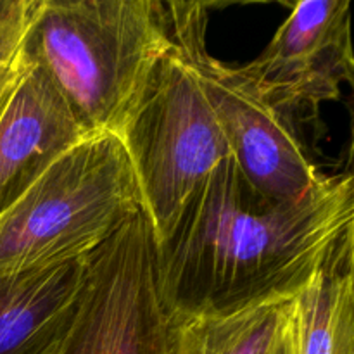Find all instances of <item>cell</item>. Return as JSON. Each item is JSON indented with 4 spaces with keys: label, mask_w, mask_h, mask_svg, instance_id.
<instances>
[{
    "label": "cell",
    "mask_w": 354,
    "mask_h": 354,
    "mask_svg": "<svg viewBox=\"0 0 354 354\" xmlns=\"http://www.w3.org/2000/svg\"><path fill=\"white\" fill-rule=\"evenodd\" d=\"M354 230L351 175L324 176L294 203L256 192L228 156L152 241L166 315L227 313L299 296Z\"/></svg>",
    "instance_id": "obj_1"
},
{
    "label": "cell",
    "mask_w": 354,
    "mask_h": 354,
    "mask_svg": "<svg viewBox=\"0 0 354 354\" xmlns=\"http://www.w3.org/2000/svg\"><path fill=\"white\" fill-rule=\"evenodd\" d=\"M175 2L40 0L28 54L88 135H120L152 69L175 40Z\"/></svg>",
    "instance_id": "obj_2"
},
{
    "label": "cell",
    "mask_w": 354,
    "mask_h": 354,
    "mask_svg": "<svg viewBox=\"0 0 354 354\" xmlns=\"http://www.w3.org/2000/svg\"><path fill=\"white\" fill-rule=\"evenodd\" d=\"M175 40L131 106L120 140L137 178L152 241L175 223L201 183L230 156L194 54L206 45L207 6L175 2Z\"/></svg>",
    "instance_id": "obj_3"
},
{
    "label": "cell",
    "mask_w": 354,
    "mask_h": 354,
    "mask_svg": "<svg viewBox=\"0 0 354 354\" xmlns=\"http://www.w3.org/2000/svg\"><path fill=\"white\" fill-rule=\"evenodd\" d=\"M140 211L120 137H86L0 216V277L80 261Z\"/></svg>",
    "instance_id": "obj_4"
},
{
    "label": "cell",
    "mask_w": 354,
    "mask_h": 354,
    "mask_svg": "<svg viewBox=\"0 0 354 354\" xmlns=\"http://www.w3.org/2000/svg\"><path fill=\"white\" fill-rule=\"evenodd\" d=\"M166 313L144 213L85 258L78 303L57 354H162Z\"/></svg>",
    "instance_id": "obj_5"
},
{
    "label": "cell",
    "mask_w": 354,
    "mask_h": 354,
    "mask_svg": "<svg viewBox=\"0 0 354 354\" xmlns=\"http://www.w3.org/2000/svg\"><path fill=\"white\" fill-rule=\"evenodd\" d=\"M201 85L227 140L230 158L252 189L268 201L294 203L317 189L322 175L308 156L294 118L259 90L245 66L194 54Z\"/></svg>",
    "instance_id": "obj_6"
},
{
    "label": "cell",
    "mask_w": 354,
    "mask_h": 354,
    "mask_svg": "<svg viewBox=\"0 0 354 354\" xmlns=\"http://www.w3.org/2000/svg\"><path fill=\"white\" fill-rule=\"evenodd\" d=\"M259 90L296 120L341 99L354 80L348 0H304L280 24L261 55L245 64Z\"/></svg>",
    "instance_id": "obj_7"
},
{
    "label": "cell",
    "mask_w": 354,
    "mask_h": 354,
    "mask_svg": "<svg viewBox=\"0 0 354 354\" xmlns=\"http://www.w3.org/2000/svg\"><path fill=\"white\" fill-rule=\"evenodd\" d=\"M86 137L92 135L68 100L31 59L30 69L0 116V216Z\"/></svg>",
    "instance_id": "obj_8"
},
{
    "label": "cell",
    "mask_w": 354,
    "mask_h": 354,
    "mask_svg": "<svg viewBox=\"0 0 354 354\" xmlns=\"http://www.w3.org/2000/svg\"><path fill=\"white\" fill-rule=\"evenodd\" d=\"M80 261L0 277V354H57L83 280Z\"/></svg>",
    "instance_id": "obj_9"
},
{
    "label": "cell",
    "mask_w": 354,
    "mask_h": 354,
    "mask_svg": "<svg viewBox=\"0 0 354 354\" xmlns=\"http://www.w3.org/2000/svg\"><path fill=\"white\" fill-rule=\"evenodd\" d=\"M292 354H354V230L294 299Z\"/></svg>",
    "instance_id": "obj_10"
},
{
    "label": "cell",
    "mask_w": 354,
    "mask_h": 354,
    "mask_svg": "<svg viewBox=\"0 0 354 354\" xmlns=\"http://www.w3.org/2000/svg\"><path fill=\"white\" fill-rule=\"evenodd\" d=\"M294 299L227 313L166 315L162 354H266Z\"/></svg>",
    "instance_id": "obj_11"
},
{
    "label": "cell",
    "mask_w": 354,
    "mask_h": 354,
    "mask_svg": "<svg viewBox=\"0 0 354 354\" xmlns=\"http://www.w3.org/2000/svg\"><path fill=\"white\" fill-rule=\"evenodd\" d=\"M40 0H0V116L31 66L28 35Z\"/></svg>",
    "instance_id": "obj_12"
},
{
    "label": "cell",
    "mask_w": 354,
    "mask_h": 354,
    "mask_svg": "<svg viewBox=\"0 0 354 354\" xmlns=\"http://www.w3.org/2000/svg\"><path fill=\"white\" fill-rule=\"evenodd\" d=\"M296 299V297H294ZM292 317H294V303L290 308L289 315H287L286 322H283L282 328H280L279 335L273 341L272 348L266 354H292Z\"/></svg>",
    "instance_id": "obj_13"
}]
</instances>
